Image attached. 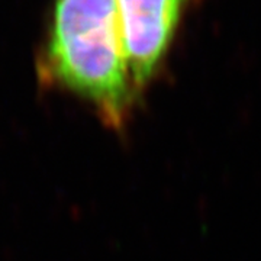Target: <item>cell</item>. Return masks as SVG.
I'll return each mask as SVG.
<instances>
[{
	"mask_svg": "<svg viewBox=\"0 0 261 261\" xmlns=\"http://www.w3.org/2000/svg\"><path fill=\"white\" fill-rule=\"evenodd\" d=\"M186 2L116 0L122 47L137 96L167 54Z\"/></svg>",
	"mask_w": 261,
	"mask_h": 261,
	"instance_id": "2",
	"label": "cell"
},
{
	"mask_svg": "<svg viewBox=\"0 0 261 261\" xmlns=\"http://www.w3.org/2000/svg\"><path fill=\"white\" fill-rule=\"evenodd\" d=\"M39 75L82 97L113 129L128 122L137 93L122 47L116 0H54Z\"/></svg>",
	"mask_w": 261,
	"mask_h": 261,
	"instance_id": "1",
	"label": "cell"
}]
</instances>
